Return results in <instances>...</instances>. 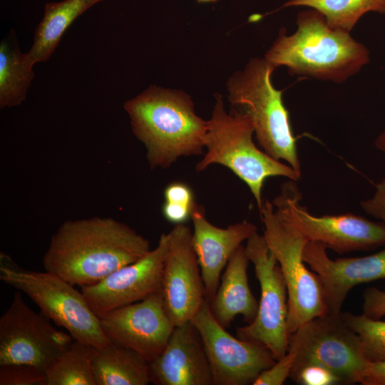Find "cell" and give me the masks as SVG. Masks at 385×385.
I'll return each mask as SVG.
<instances>
[{
	"label": "cell",
	"instance_id": "6da1fadb",
	"mask_svg": "<svg viewBox=\"0 0 385 385\" xmlns=\"http://www.w3.org/2000/svg\"><path fill=\"white\" fill-rule=\"evenodd\" d=\"M150 250L146 238L113 218L71 220L52 235L43 265L45 271L82 287L98 282Z\"/></svg>",
	"mask_w": 385,
	"mask_h": 385
},
{
	"label": "cell",
	"instance_id": "7a4b0ae2",
	"mask_svg": "<svg viewBox=\"0 0 385 385\" xmlns=\"http://www.w3.org/2000/svg\"><path fill=\"white\" fill-rule=\"evenodd\" d=\"M296 31L285 28L265 55L275 68L285 66L292 75L342 83L370 61V52L349 32L331 28L319 11L307 8L296 18Z\"/></svg>",
	"mask_w": 385,
	"mask_h": 385
},
{
	"label": "cell",
	"instance_id": "3957f363",
	"mask_svg": "<svg viewBox=\"0 0 385 385\" xmlns=\"http://www.w3.org/2000/svg\"><path fill=\"white\" fill-rule=\"evenodd\" d=\"M123 107L151 168H168L180 157L204 154L207 121L185 93L153 86Z\"/></svg>",
	"mask_w": 385,
	"mask_h": 385
},
{
	"label": "cell",
	"instance_id": "277c9868",
	"mask_svg": "<svg viewBox=\"0 0 385 385\" xmlns=\"http://www.w3.org/2000/svg\"><path fill=\"white\" fill-rule=\"evenodd\" d=\"M211 118L207 121L205 153L195 166L201 172L213 164L230 170L248 187L259 210L263 204L262 189L271 177H284L298 181L301 176L260 150L253 141L254 127L249 115L235 109L227 112L220 95L215 96Z\"/></svg>",
	"mask_w": 385,
	"mask_h": 385
},
{
	"label": "cell",
	"instance_id": "5b68a950",
	"mask_svg": "<svg viewBox=\"0 0 385 385\" xmlns=\"http://www.w3.org/2000/svg\"><path fill=\"white\" fill-rule=\"evenodd\" d=\"M274 69L265 58L250 59L243 71L229 80V101L249 115L262 149L285 161L302 177L297 138L283 102V91L276 89L271 81Z\"/></svg>",
	"mask_w": 385,
	"mask_h": 385
},
{
	"label": "cell",
	"instance_id": "8992f818",
	"mask_svg": "<svg viewBox=\"0 0 385 385\" xmlns=\"http://www.w3.org/2000/svg\"><path fill=\"white\" fill-rule=\"evenodd\" d=\"M260 212L263 236L287 285L289 336L308 321L329 312L324 293L319 277L303 260L306 238L277 213L269 200L263 202Z\"/></svg>",
	"mask_w": 385,
	"mask_h": 385
},
{
	"label": "cell",
	"instance_id": "52a82bcc",
	"mask_svg": "<svg viewBox=\"0 0 385 385\" xmlns=\"http://www.w3.org/2000/svg\"><path fill=\"white\" fill-rule=\"evenodd\" d=\"M0 279L26 294L45 317L73 339L92 346L110 342L81 291L61 277L47 271L24 270L1 253Z\"/></svg>",
	"mask_w": 385,
	"mask_h": 385
},
{
	"label": "cell",
	"instance_id": "ba28073f",
	"mask_svg": "<svg viewBox=\"0 0 385 385\" xmlns=\"http://www.w3.org/2000/svg\"><path fill=\"white\" fill-rule=\"evenodd\" d=\"M341 312L313 318L289 335L288 349L295 354L291 379L303 367L317 365L331 371L339 384L359 382L371 361Z\"/></svg>",
	"mask_w": 385,
	"mask_h": 385
},
{
	"label": "cell",
	"instance_id": "9c48e42d",
	"mask_svg": "<svg viewBox=\"0 0 385 385\" xmlns=\"http://www.w3.org/2000/svg\"><path fill=\"white\" fill-rule=\"evenodd\" d=\"M301 200L296 181L289 180L272 202L277 213L308 242L320 243L340 255L385 245V223L353 213L314 215L300 204Z\"/></svg>",
	"mask_w": 385,
	"mask_h": 385
},
{
	"label": "cell",
	"instance_id": "30bf717a",
	"mask_svg": "<svg viewBox=\"0 0 385 385\" xmlns=\"http://www.w3.org/2000/svg\"><path fill=\"white\" fill-rule=\"evenodd\" d=\"M245 247L254 265L261 294L255 318L247 325L237 328V337L264 345L278 360L287 354L289 348L287 285L263 235L254 233Z\"/></svg>",
	"mask_w": 385,
	"mask_h": 385
},
{
	"label": "cell",
	"instance_id": "8fae6325",
	"mask_svg": "<svg viewBox=\"0 0 385 385\" xmlns=\"http://www.w3.org/2000/svg\"><path fill=\"white\" fill-rule=\"evenodd\" d=\"M21 292L0 317V366L24 364L46 373L73 339L31 309Z\"/></svg>",
	"mask_w": 385,
	"mask_h": 385
},
{
	"label": "cell",
	"instance_id": "7c38bea8",
	"mask_svg": "<svg viewBox=\"0 0 385 385\" xmlns=\"http://www.w3.org/2000/svg\"><path fill=\"white\" fill-rule=\"evenodd\" d=\"M202 339L212 384H252L276 359L264 345L235 337L213 316L205 299L191 320Z\"/></svg>",
	"mask_w": 385,
	"mask_h": 385
},
{
	"label": "cell",
	"instance_id": "4fadbf2b",
	"mask_svg": "<svg viewBox=\"0 0 385 385\" xmlns=\"http://www.w3.org/2000/svg\"><path fill=\"white\" fill-rule=\"evenodd\" d=\"M169 234L163 232L158 245L138 260L125 265L98 282L81 287L93 312L101 318L111 311L161 291Z\"/></svg>",
	"mask_w": 385,
	"mask_h": 385
},
{
	"label": "cell",
	"instance_id": "5bb4252c",
	"mask_svg": "<svg viewBox=\"0 0 385 385\" xmlns=\"http://www.w3.org/2000/svg\"><path fill=\"white\" fill-rule=\"evenodd\" d=\"M111 342L132 349L148 362L165 348L175 327L161 291L99 318Z\"/></svg>",
	"mask_w": 385,
	"mask_h": 385
},
{
	"label": "cell",
	"instance_id": "9a60e30c",
	"mask_svg": "<svg viewBox=\"0 0 385 385\" xmlns=\"http://www.w3.org/2000/svg\"><path fill=\"white\" fill-rule=\"evenodd\" d=\"M168 234L161 292L175 327L192 319L205 300V294L191 229L185 224L175 225Z\"/></svg>",
	"mask_w": 385,
	"mask_h": 385
},
{
	"label": "cell",
	"instance_id": "2e32d148",
	"mask_svg": "<svg viewBox=\"0 0 385 385\" xmlns=\"http://www.w3.org/2000/svg\"><path fill=\"white\" fill-rule=\"evenodd\" d=\"M303 260L319 277L329 313L342 312L354 287L385 279V248L367 256L332 260L323 245L308 242L303 250Z\"/></svg>",
	"mask_w": 385,
	"mask_h": 385
},
{
	"label": "cell",
	"instance_id": "e0dca14e",
	"mask_svg": "<svg viewBox=\"0 0 385 385\" xmlns=\"http://www.w3.org/2000/svg\"><path fill=\"white\" fill-rule=\"evenodd\" d=\"M205 212L204 207L195 202L190 217L192 245L200 267L205 299L210 302L230 257L245 240L257 232V227L247 221L218 227L207 220Z\"/></svg>",
	"mask_w": 385,
	"mask_h": 385
},
{
	"label": "cell",
	"instance_id": "ac0fdd59",
	"mask_svg": "<svg viewBox=\"0 0 385 385\" xmlns=\"http://www.w3.org/2000/svg\"><path fill=\"white\" fill-rule=\"evenodd\" d=\"M155 385H212V377L200 336L191 322L175 326L162 352L149 362Z\"/></svg>",
	"mask_w": 385,
	"mask_h": 385
},
{
	"label": "cell",
	"instance_id": "d6986e66",
	"mask_svg": "<svg viewBox=\"0 0 385 385\" xmlns=\"http://www.w3.org/2000/svg\"><path fill=\"white\" fill-rule=\"evenodd\" d=\"M250 260L242 245L230 257L217 291L209 302L211 312L225 328L236 316L241 315L247 324L256 317L258 302L249 286L247 269Z\"/></svg>",
	"mask_w": 385,
	"mask_h": 385
},
{
	"label": "cell",
	"instance_id": "ffe728a7",
	"mask_svg": "<svg viewBox=\"0 0 385 385\" xmlns=\"http://www.w3.org/2000/svg\"><path fill=\"white\" fill-rule=\"evenodd\" d=\"M96 385H147L149 362L138 353L113 342L92 346Z\"/></svg>",
	"mask_w": 385,
	"mask_h": 385
},
{
	"label": "cell",
	"instance_id": "44dd1931",
	"mask_svg": "<svg viewBox=\"0 0 385 385\" xmlns=\"http://www.w3.org/2000/svg\"><path fill=\"white\" fill-rule=\"evenodd\" d=\"M102 1L64 0L47 3L43 16L36 29L34 43L27 53L31 61L35 64L48 60L72 23L92 6Z\"/></svg>",
	"mask_w": 385,
	"mask_h": 385
},
{
	"label": "cell",
	"instance_id": "7402d4cb",
	"mask_svg": "<svg viewBox=\"0 0 385 385\" xmlns=\"http://www.w3.org/2000/svg\"><path fill=\"white\" fill-rule=\"evenodd\" d=\"M34 63L27 53H22L15 34L0 44V106L13 107L25 101L26 91L34 78Z\"/></svg>",
	"mask_w": 385,
	"mask_h": 385
},
{
	"label": "cell",
	"instance_id": "603a6c76",
	"mask_svg": "<svg viewBox=\"0 0 385 385\" xmlns=\"http://www.w3.org/2000/svg\"><path fill=\"white\" fill-rule=\"evenodd\" d=\"M304 6L322 13L328 25L349 32L368 12L385 14V0H289L282 8Z\"/></svg>",
	"mask_w": 385,
	"mask_h": 385
},
{
	"label": "cell",
	"instance_id": "cb8c5ba5",
	"mask_svg": "<svg viewBox=\"0 0 385 385\" xmlns=\"http://www.w3.org/2000/svg\"><path fill=\"white\" fill-rule=\"evenodd\" d=\"M46 385H96L92 346L73 339L46 371Z\"/></svg>",
	"mask_w": 385,
	"mask_h": 385
},
{
	"label": "cell",
	"instance_id": "d4e9b609",
	"mask_svg": "<svg viewBox=\"0 0 385 385\" xmlns=\"http://www.w3.org/2000/svg\"><path fill=\"white\" fill-rule=\"evenodd\" d=\"M346 323L359 335L370 361L385 360V322L364 314L341 312Z\"/></svg>",
	"mask_w": 385,
	"mask_h": 385
},
{
	"label": "cell",
	"instance_id": "484cf974",
	"mask_svg": "<svg viewBox=\"0 0 385 385\" xmlns=\"http://www.w3.org/2000/svg\"><path fill=\"white\" fill-rule=\"evenodd\" d=\"M0 385H46V373L24 364L1 365Z\"/></svg>",
	"mask_w": 385,
	"mask_h": 385
},
{
	"label": "cell",
	"instance_id": "4316f807",
	"mask_svg": "<svg viewBox=\"0 0 385 385\" xmlns=\"http://www.w3.org/2000/svg\"><path fill=\"white\" fill-rule=\"evenodd\" d=\"M295 354L291 349L270 368L262 371L252 383L253 385H282L290 376Z\"/></svg>",
	"mask_w": 385,
	"mask_h": 385
},
{
	"label": "cell",
	"instance_id": "83f0119b",
	"mask_svg": "<svg viewBox=\"0 0 385 385\" xmlns=\"http://www.w3.org/2000/svg\"><path fill=\"white\" fill-rule=\"evenodd\" d=\"M292 379L302 385L339 384V379L331 371L317 365H309L303 367Z\"/></svg>",
	"mask_w": 385,
	"mask_h": 385
},
{
	"label": "cell",
	"instance_id": "f1b7e54d",
	"mask_svg": "<svg viewBox=\"0 0 385 385\" xmlns=\"http://www.w3.org/2000/svg\"><path fill=\"white\" fill-rule=\"evenodd\" d=\"M363 314L380 319L385 316V291L375 287L366 289L363 294Z\"/></svg>",
	"mask_w": 385,
	"mask_h": 385
},
{
	"label": "cell",
	"instance_id": "f546056e",
	"mask_svg": "<svg viewBox=\"0 0 385 385\" xmlns=\"http://www.w3.org/2000/svg\"><path fill=\"white\" fill-rule=\"evenodd\" d=\"M360 206L366 214L385 223V177L375 185L372 197L362 200Z\"/></svg>",
	"mask_w": 385,
	"mask_h": 385
},
{
	"label": "cell",
	"instance_id": "4dcf8cb0",
	"mask_svg": "<svg viewBox=\"0 0 385 385\" xmlns=\"http://www.w3.org/2000/svg\"><path fill=\"white\" fill-rule=\"evenodd\" d=\"M165 202L192 207L195 203L191 188L185 183L176 181L168 185L163 193Z\"/></svg>",
	"mask_w": 385,
	"mask_h": 385
},
{
	"label": "cell",
	"instance_id": "1f68e13d",
	"mask_svg": "<svg viewBox=\"0 0 385 385\" xmlns=\"http://www.w3.org/2000/svg\"><path fill=\"white\" fill-rule=\"evenodd\" d=\"M359 383L363 385H385V360L371 361Z\"/></svg>",
	"mask_w": 385,
	"mask_h": 385
},
{
	"label": "cell",
	"instance_id": "d6a6232c",
	"mask_svg": "<svg viewBox=\"0 0 385 385\" xmlns=\"http://www.w3.org/2000/svg\"><path fill=\"white\" fill-rule=\"evenodd\" d=\"M374 144L378 150L385 153V128L376 137Z\"/></svg>",
	"mask_w": 385,
	"mask_h": 385
},
{
	"label": "cell",
	"instance_id": "836d02e7",
	"mask_svg": "<svg viewBox=\"0 0 385 385\" xmlns=\"http://www.w3.org/2000/svg\"><path fill=\"white\" fill-rule=\"evenodd\" d=\"M198 3H210L215 2L217 0H196Z\"/></svg>",
	"mask_w": 385,
	"mask_h": 385
}]
</instances>
